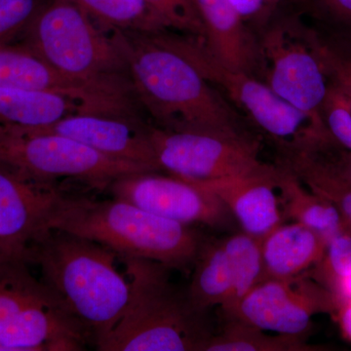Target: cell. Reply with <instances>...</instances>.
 Instances as JSON below:
<instances>
[{
  "label": "cell",
  "instance_id": "6da1fadb",
  "mask_svg": "<svg viewBox=\"0 0 351 351\" xmlns=\"http://www.w3.org/2000/svg\"><path fill=\"white\" fill-rule=\"evenodd\" d=\"M162 32H108L125 59L136 100L159 128L245 131L239 113Z\"/></svg>",
  "mask_w": 351,
  "mask_h": 351
},
{
  "label": "cell",
  "instance_id": "7a4b0ae2",
  "mask_svg": "<svg viewBox=\"0 0 351 351\" xmlns=\"http://www.w3.org/2000/svg\"><path fill=\"white\" fill-rule=\"evenodd\" d=\"M117 258L103 245L56 230L41 235L25 255L85 327L94 346L119 322L130 297V282L117 270Z\"/></svg>",
  "mask_w": 351,
  "mask_h": 351
},
{
  "label": "cell",
  "instance_id": "3957f363",
  "mask_svg": "<svg viewBox=\"0 0 351 351\" xmlns=\"http://www.w3.org/2000/svg\"><path fill=\"white\" fill-rule=\"evenodd\" d=\"M49 230L97 242L119 258H144L171 269L193 265L203 237L191 226L152 214L125 200H97L64 193Z\"/></svg>",
  "mask_w": 351,
  "mask_h": 351
},
{
  "label": "cell",
  "instance_id": "277c9868",
  "mask_svg": "<svg viewBox=\"0 0 351 351\" xmlns=\"http://www.w3.org/2000/svg\"><path fill=\"white\" fill-rule=\"evenodd\" d=\"M126 265L130 297L112 331L95 345L100 351H203L213 332L171 281L169 267L144 258H120Z\"/></svg>",
  "mask_w": 351,
  "mask_h": 351
},
{
  "label": "cell",
  "instance_id": "5b68a950",
  "mask_svg": "<svg viewBox=\"0 0 351 351\" xmlns=\"http://www.w3.org/2000/svg\"><path fill=\"white\" fill-rule=\"evenodd\" d=\"M20 38L64 75L136 99L119 46L73 0H51Z\"/></svg>",
  "mask_w": 351,
  "mask_h": 351
},
{
  "label": "cell",
  "instance_id": "8992f818",
  "mask_svg": "<svg viewBox=\"0 0 351 351\" xmlns=\"http://www.w3.org/2000/svg\"><path fill=\"white\" fill-rule=\"evenodd\" d=\"M23 258L0 253V351H80L91 336Z\"/></svg>",
  "mask_w": 351,
  "mask_h": 351
},
{
  "label": "cell",
  "instance_id": "52a82bcc",
  "mask_svg": "<svg viewBox=\"0 0 351 351\" xmlns=\"http://www.w3.org/2000/svg\"><path fill=\"white\" fill-rule=\"evenodd\" d=\"M163 38L184 55L213 86L271 138L281 152L318 149L334 144L325 122L317 121L277 96L263 80L228 68L193 36L163 32Z\"/></svg>",
  "mask_w": 351,
  "mask_h": 351
},
{
  "label": "cell",
  "instance_id": "ba28073f",
  "mask_svg": "<svg viewBox=\"0 0 351 351\" xmlns=\"http://www.w3.org/2000/svg\"><path fill=\"white\" fill-rule=\"evenodd\" d=\"M0 161L39 181L59 184L60 180H71L100 191L123 176L156 172L64 136L12 125H0Z\"/></svg>",
  "mask_w": 351,
  "mask_h": 351
},
{
  "label": "cell",
  "instance_id": "9c48e42d",
  "mask_svg": "<svg viewBox=\"0 0 351 351\" xmlns=\"http://www.w3.org/2000/svg\"><path fill=\"white\" fill-rule=\"evenodd\" d=\"M317 34L295 19L269 25L258 40V71L265 83L282 100L317 121L329 80L316 47Z\"/></svg>",
  "mask_w": 351,
  "mask_h": 351
},
{
  "label": "cell",
  "instance_id": "30bf717a",
  "mask_svg": "<svg viewBox=\"0 0 351 351\" xmlns=\"http://www.w3.org/2000/svg\"><path fill=\"white\" fill-rule=\"evenodd\" d=\"M161 171L193 182L263 172L261 145L246 131H171L149 126Z\"/></svg>",
  "mask_w": 351,
  "mask_h": 351
},
{
  "label": "cell",
  "instance_id": "8fae6325",
  "mask_svg": "<svg viewBox=\"0 0 351 351\" xmlns=\"http://www.w3.org/2000/svg\"><path fill=\"white\" fill-rule=\"evenodd\" d=\"M339 301L334 293L306 274L258 283L226 318H235L263 331L304 336L317 314L334 316Z\"/></svg>",
  "mask_w": 351,
  "mask_h": 351
},
{
  "label": "cell",
  "instance_id": "7c38bea8",
  "mask_svg": "<svg viewBox=\"0 0 351 351\" xmlns=\"http://www.w3.org/2000/svg\"><path fill=\"white\" fill-rule=\"evenodd\" d=\"M107 191L162 218L184 225L201 223L223 228L232 215L223 201L206 186L177 176L138 172L113 181Z\"/></svg>",
  "mask_w": 351,
  "mask_h": 351
},
{
  "label": "cell",
  "instance_id": "4fadbf2b",
  "mask_svg": "<svg viewBox=\"0 0 351 351\" xmlns=\"http://www.w3.org/2000/svg\"><path fill=\"white\" fill-rule=\"evenodd\" d=\"M64 195L59 184L39 181L0 161V253L25 260L29 247L49 232Z\"/></svg>",
  "mask_w": 351,
  "mask_h": 351
},
{
  "label": "cell",
  "instance_id": "5bb4252c",
  "mask_svg": "<svg viewBox=\"0 0 351 351\" xmlns=\"http://www.w3.org/2000/svg\"><path fill=\"white\" fill-rule=\"evenodd\" d=\"M29 128L64 136L112 158L161 171L149 137V126L138 119L77 113L49 125Z\"/></svg>",
  "mask_w": 351,
  "mask_h": 351
},
{
  "label": "cell",
  "instance_id": "9a60e30c",
  "mask_svg": "<svg viewBox=\"0 0 351 351\" xmlns=\"http://www.w3.org/2000/svg\"><path fill=\"white\" fill-rule=\"evenodd\" d=\"M0 87L43 90L82 101L97 112L114 106L110 93L58 71L23 43L0 45Z\"/></svg>",
  "mask_w": 351,
  "mask_h": 351
},
{
  "label": "cell",
  "instance_id": "2e32d148",
  "mask_svg": "<svg viewBox=\"0 0 351 351\" xmlns=\"http://www.w3.org/2000/svg\"><path fill=\"white\" fill-rule=\"evenodd\" d=\"M276 165L255 174L201 182L239 221L242 232L263 240L284 223L276 191Z\"/></svg>",
  "mask_w": 351,
  "mask_h": 351
},
{
  "label": "cell",
  "instance_id": "e0dca14e",
  "mask_svg": "<svg viewBox=\"0 0 351 351\" xmlns=\"http://www.w3.org/2000/svg\"><path fill=\"white\" fill-rule=\"evenodd\" d=\"M205 29V44L221 63L255 76L258 41L230 0H195Z\"/></svg>",
  "mask_w": 351,
  "mask_h": 351
},
{
  "label": "cell",
  "instance_id": "ac0fdd59",
  "mask_svg": "<svg viewBox=\"0 0 351 351\" xmlns=\"http://www.w3.org/2000/svg\"><path fill=\"white\" fill-rule=\"evenodd\" d=\"M326 243L302 223H281L262 240L263 280L302 276L320 262Z\"/></svg>",
  "mask_w": 351,
  "mask_h": 351
},
{
  "label": "cell",
  "instance_id": "d6986e66",
  "mask_svg": "<svg viewBox=\"0 0 351 351\" xmlns=\"http://www.w3.org/2000/svg\"><path fill=\"white\" fill-rule=\"evenodd\" d=\"M77 113L98 112L82 101L56 92L0 87V125L46 126Z\"/></svg>",
  "mask_w": 351,
  "mask_h": 351
},
{
  "label": "cell",
  "instance_id": "ffe728a7",
  "mask_svg": "<svg viewBox=\"0 0 351 351\" xmlns=\"http://www.w3.org/2000/svg\"><path fill=\"white\" fill-rule=\"evenodd\" d=\"M276 188L280 193L284 219L311 228L326 242L346 226L336 208L316 195L282 163L276 165Z\"/></svg>",
  "mask_w": 351,
  "mask_h": 351
},
{
  "label": "cell",
  "instance_id": "44dd1931",
  "mask_svg": "<svg viewBox=\"0 0 351 351\" xmlns=\"http://www.w3.org/2000/svg\"><path fill=\"white\" fill-rule=\"evenodd\" d=\"M281 163L314 193L336 208L351 233V182L330 162L321 149L284 152Z\"/></svg>",
  "mask_w": 351,
  "mask_h": 351
},
{
  "label": "cell",
  "instance_id": "7402d4cb",
  "mask_svg": "<svg viewBox=\"0 0 351 351\" xmlns=\"http://www.w3.org/2000/svg\"><path fill=\"white\" fill-rule=\"evenodd\" d=\"M195 270L186 289L191 304L207 313L225 306L232 291V269L223 239H203L193 262Z\"/></svg>",
  "mask_w": 351,
  "mask_h": 351
},
{
  "label": "cell",
  "instance_id": "603a6c76",
  "mask_svg": "<svg viewBox=\"0 0 351 351\" xmlns=\"http://www.w3.org/2000/svg\"><path fill=\"white\" fill-rule=\"evenodd\" d=\"M104 32L157 34L169 25L147 0H73Z\"/></svg>",
  "mask_w": 351,
  "mask_h": 351
},
{
  "label": "cell",
  "instance_id": "cb8c5ba5",
  "mask_svg": "<svg viewBox=\"0 0 351 351\" xmlns=\"http://www.w3.org/2000/svg\"><path fill=\"white\" fill-rule=\"evenodd\" d=\"M232 269V291L225 306V315L232 313L242 299L263 281L262 240L242 232L223 239Z\"/></svg>",
  "mask_w": 351,
  "mask_h": 351
},
{
  "label": "cell",
  "instance_id": "d4e9b609",
  "mask_svg": "<svg viewBox=\"0 0 351 351\" xmlns=\"http://www.w3.org/2000/svg\"><path fill=\"white\" fill-rule=\"evenodd\" d=\"M223 331L212 335L203 351H307L313 346L304 336L276 334L265 331L235 318H226Z\"/></svg>",
  "mask_w": 351,
  "mask_h": 351
},
{
  "label": "cell",
  "instance_id": "484cf974",
  "mask_svg": "<svg viewBox=\"0 0 351 351\" xmlns=\"http://www.w3.org/2000/svg\"><path fill=\"white\" fill-rule=\"evenodd\" d=\"M311 277L331 291L351 274V233L343 228L328 240L323 257L313 267Z\"/></svg>",
  "mask_w": 351,
  "mask_h": 351
},
{
  "label": "cell",
  "instance_id": "4316f807",
  "mask_svg": "<svg viewBox=\"0 0 351 351\" xmlns=\"http://www.w3.org/2000/svg\"><path fill=\"white\" fill-rule=\"evenodd\" d=\"M51 0H0V45L19 38Z\"/></svg>",
  "mask_w": 351,
  "mask_h": 351
},
{
  "label": "cell",
  "instance_id": "83f0119b",
  "mask_svg": "<svg viewBox=\"0 0 351 351\" xmlns=\"http://www.w3.org/2000/svg\"><path fill=\"white\" fill-rule=\"evenodd\" d=\"M169 25L170 29L205 43V29L195 0H147Z\"/></svg>",
  "mask_w": 351,
  "mask_h": 351
},
{
  "label": "cell",
  "instance_id": "f1b7e54d",
  "mask_svg": "<svg viewBox=\"0 0 351 351\" xmlns=\"http://www.w3.org/2000/svg\"><path fill=\"white\" fill-rule=\"evenodd\" d=\"M316 40L328 80L343 93L351 110V50L324 40L318 34Z\"/></svg>",
  "mask_w": 351,
  "mask_h": 351
},
{
  "label": "cell",
  "instance_id": "f546056e",
  "mask_svg": "<svg viewBox=\"0 0 351 351\" xmlns=\"http://www.w3.org/2000/svg\"><path fill=\"white\" fill-rule=\"evenodd\" d=\"M322 117L335 142L351 152V110L345 96L332 83L323 105Z\"/></svg>",
  "mask_w": 351,
  "mask_h": 351
},
{
  "label": "cell",
  "instance_id": "4dcf8cb0",
  "mask_svg": "<svg viewBox=\"0 0 351 351\" xmlns=\"http://www.w3.org/2000/svg\"><path fill=\"white\" fill-rule=\"evenodd\" d=\"M284 0H230L244 22L258 19Z\"/></svg>",
  "mask_w": 351,
  "mask_h": 351
},
{
  "label": "cell",
  "instance_id": "1f68e13d",
  "mask_svg": "<svg viewBox=\"0 0 351 351\" xmlns=\"http://www.w3.org/2000/svg\"><path fill=\"white\" fill-rule=\"evenodd\" d=\"M321 149L334 167L351 182V152L337 144Z\"/></svg>",
  "mask_w": 351,
  "mask_h": 351
},
{
  "label": "cell",
  "instance_id": "d6a6232c",
  "mask_svg": "<svg viewBox=\"0 0 351 351\" xmlns=\"http://www.w3.org/2000/svg\"><path fill=\"white\" fill-rule=\"evenodd\" d=\"M332 19L351 29V0H321Z\"/></svg>",
  "mask_w": 351,
  "mask_h": 351
},
{
  "label": "cell",
  "instance_id": "836d02e7",
  "mask_svg": "<svg viewBox=\"0 0 351 351\" xmlns=\"http://www.w3.org/2000/svg\"><path fill=\"white\" fill-rule=\"evenodd\" d=\"M334 316L343 338L351 341V301L339 302Z\"/></svg>",
  "mask_w": 351,
  "mask_h": 351
},
{
  "label": "cell",
  "instance_id": "e575fe53",
  "mask_svg": "<svg viewBox=\"0 0 351 351\" xmlns=\"http://www.w3.org/2000/svg\"><path fill=\"white\" fill-rule=\"evenodd\" d=\"M332 292L339 302L351 301V274L339 280Z\"/></svg>",
  "mask_w": 351,
  "mask_h": 351
}]
</instances>
